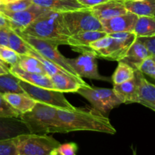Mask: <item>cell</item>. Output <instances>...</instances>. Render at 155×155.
<instances>
[{"instance_id":"6da1fadb","label":"cell","mask_w":155,"mask_h":155,"mask_svg":"<svg viewBox=\"0 0 155 155\" xmlns=\"http://www.w3.org/2000/svg\"><path fill=\"white\" fill-rule=\"evenodd\" d=\"M58 116L61 126V133L92 131L114 135L117 132L108 117L95 109L76 108L74 110L58 109Z\"/></svg>"},{"instance_id":"7a4b0ae2","label":"cell","mask_w":155,"mask_h":155,"mask_svg":"<svg viewBox=\"0 0 155 155\" xmlns=\"http://www.w3.org/2000/svg\"><path fill=\"white\" fill-rule=\"evenodd\" d=\"M24 34L54 42L68 45L71 36L64 21L62 13L48 10L27 26L23 31Z\"/></svg>"},{"instance_id":"3957f363","label":"cell","mask_w":155,"mask_h":155,"mask_svg":"<svg viewBox=\"0 0 155 155\" xmlns=\"http://www.w3.org/2000/svg\"><path fill=\"white\" fill-rule=\"evenodd\" d=\"M57 107L37 102L32 110L21 114L20 118L32 134L61 133Z\"/></svg>"},{"instance_id":"277c9868","label":"cell","mask_w":155,"mask_h":155,"mask_svg":"<svg viewBox=\"0 0 155 155\" xmlns=\"http://www.w3.org/2000/svg\"><path fill=\"white\" fill-rule=\"evenodd\" d=\"M136 39L137 36L134 32L110 33L91 42L89 48L96 57L120 61L125 57Z\"/></svg>"},{"instance_id":"5b68a950","label":"cell","mask_w":155,"mask_h":155,"mask_svg":"<svg viewBox=\"0 0 155 155\" xmlns=\"http://www.w3.org/2000/svg\"><path fill=\"white\" fill-rule=\"evenodd\" d=\"M16 32L33 49L36 50L42 57L54 63L64 73L78 80L79 83L83 86H89L81 77H79L78 74L73 70V68L67 62V58H65L64 56L61 54V52L58 49V45L57 44L49 42V41H45L43 39L33 37V36H29V35L24 34L20 31Z\"/></svg>"},{"instance_id":"8992f818","label":"cell","mask_w":155,"mask_h":155,"mask_svg":"<svg viewBox=\"0 0 155 155\" xmlns=\"http://www.w3.org/2000/svg\"><path fill=\"white\" fill-rule=\"evenodd\" d=\"M60 142L47 135L27 134L17 137L18 155H51Z\"/></svg>"},{"instance_id":"52a82bcc","label":"cell","mask_w":155,"mask_h":155,"mask_svg":"<svg viewBox=\"0 0 155 155\" xmlns=\"http://www.w3.org/2000/svg\"><path fill=\"white\" fill-rule=\"evenodd\" d=\"M77 93L88 100L94 109L105 116L110 113L112 109L123 104L113 89L92 87L89 85L87 86H81Z\"/></svg>"},{"instance_id":"ba28073f","label":"cell","mask_w":155,"mask_h":155,"mask_svg":"<svg viewBox=\"0 0 155 155\" xmlns=\"http://www.w3.org/2000/svg\"><path fill=\"white\" fill-rule=\"evenodd\" d=\"M19 84L24 93L37 102L44 103L64 110H74L77 108L67 100L64 92L34 86L21 80Z\"/></svg>"},{"instance_id":"9c48e42d","label":"cell","mask_w":155,"mask_h":155,"mask_svg":"<svg viewBox=\"0 0 155 155\" xmlns=\"http://www.w3.org/2000/svg\"><path fill=\"white\" fill-rule=\"evenodd\" d=\"M62 16L71 35L83 31H103L100 20L88 8L63 12Z\"/></svg>"},{"instance_id":"30bf717a","label":"cell","mask_w":155,"mask_h":155,"mask_svg":"<svg viewBox=\"0 0 155 155\" xmlns=\"http://www.w3.org/2000/svg\"><path fill=\"white\" fill-rule=\"evenodd\" d=\"M76 58H66L67 62L81 78L109 81L110 79L103 77L99 74L96 63V55L91 50L81 52Z\"/></svg>"},{"instance_id":"8fae6325","label":"cell","mask_w":155,"mask_h":155,"mask_svg":"<svg viewBox=\"0 0 155 155\" xmlns=\"http://www.w3.org/2000/svg\"><path fill=\"white\" fill-rule=\"evenodd\" d=\"M48 9L36 4H32L29 8L21 12H12L2 11V14L5 16L8 21L10 28L15 31H23L27 26Z\"/></svg>"},{"instance_id":"7c38bea8","label":"cell","mask_w":155,"mask_h":155,"mask_svg":"<svg viewBox=\"0 0 155 155\" xmlns=\"http://www.w3.org/2000/svg\"><path fill=\"white\" fill-rule=\"evenodd\" d=\"M138 16L128 12L124 15L107 20H101L103 31L107 34L120 32H133Z\"/></svg>"},{"instance_id":"4fadbf2b","label":"cell","mask_w":155,"mask_h":155,"mask_svg":"<svg viewBox=\"0 0 155 155\" xmlns=\"http://www.w3.org/2000/svg\"><path fill=\"white\" fill-rule=\"evenodd\" d=\"M19 117H0V140L13 139L30 133L27 126Z\"/></svg>"},{"instance_id":"5bb4252c","label":"cell","mask_w":155,"mask_h":155,"mask_svg":"<svg viewBox=\"0 0 155 155\" xmlns=\"http://www.w3.org/2000/svg\"><path fill=\"white\" fill-rule=\"evenodd\" d=\"M138 79V102L155 112V85L148 82L140 71H135Z\"/></svg>"},{"instance_id":"9a60e30c","label":"cell","mask_w":155,"mask_h":155,"mask_svg":"<svg viewBox=\"0 0 155 155\" xmlns=\"http://www.w3.org/2000/svg\"><path fill=\"white\" fill-rule=\"evenodd\" d=\"M89 8L100 21L110 19L128 12L124 5V0H108Z\"/></svg>"},{"instance_id":"2e32d148","label":"cell","mask_w":155,"mask_h":155,"mask_svg":"<svg viewBox=\"0 0 155 155\" xmlns=\"http://www.w3.org/2000/svg\"><path fill=\"white\" fill-rule=\"evenodd\" d=\"M104 31H83L74 35H71L68 38V45L75 51L80 52L90 50L89 45L91 42L96 41L106 36Z\"/></svg>"},{"instance_id":"e0dca14e","label":"cell","mask_w":155,"mask_h":155,"mask_svg":"<svg viewBox=\"0 0 155 155\" xmlns=\"http://www.w3.org/2000/svg\"><path fill=\"white\" fill-rule=\"evenodd\" d=\"M148 58H151V54L146 47L136 39L121 61L130 65L135 71H139L141 65Z\"/></svg>"},{"instance_id":"ac0fdd59","label":"cell","mask_w":155,"mask_h":155,"mask_svg":"<svg viewBox=\"0 0 155 155\" xmlns=\"http://www.w3.org/2000/svg\"><path fill=\"white\" fill-rule=\"evenodd\" d=\"M9 71L23 81H25L34 86L54 89L52 82L48 76L25 71L21 69L18 65L11 66V68H9Z\"/></svg>"},{"instance_id":"d6986e66","label":"cell","mask_w":155,"mask_h":155,"mask_svg":"<svg viewBox=\"0 0 155 155\" xmlns=\"http://www.w3.org/2000/svg\"><path fill=\"white\" fill-rule=\"evenodd\" d=\"M113 90L124 104L138 102V79L134 77L120 84L114 85Z\"/></svg>"},{"instance_id":"ffe728a7","label":"cell","mask_w":155,"mask_h":155,"mask_svg":"<svg viewBox=\"0 0 155 155\" xmlns=\"http://www.w3.org/2000/svg\"><path fill=\"white\" fill-rule=\"evenodd\" d=\"M33 3L56 12H68L86 8L77 0H33Z\"/></svg>"},{"instance_id":"44dd1931","label":"cell","mask_w":155,"mask_h":155,"mask_svg":"<svg viewBox=\"0 0 155 155\" xmlns=\"http://www.w3.org/2000/svg\"><path fill=\"white\" fill-rule=\"evenodd\" d=\"M54 90L60 91L62 92H77V90L82 86L78 80H76L74 77L64 74H54L50 77Z\"/></svg>"},{"instance_id":"7402d4cb","label":"cell","mask_w":155,"mask_h":155,"mask_svg":"<svg viewBox=\"0 0 155 155\" xmlns=\"http://www.w3.org/2000/svg\"><path fill=\"white\" fill-rule=\"evenodd\" d=\"M2 95L7 102L21 114L32 110L36 102L25 93H9Z\"/></svg>"},{"instance_id":"603a6c76","label":"cell","mask_w":155,"mask_h":155,"mask_svg":"<svg viewBox=\"0 0 155 155\" xmlns=\"http://www.w3.org/2000/svg\"><path fill=\"white\" fill-rule=\"evenodd\" d=\"M124 5L128 12L137 16H154L155 14V0L133 1L124 0Z\"/></svg>"},{"instance_id":"cb8c5ba5","label":"cell","mask_w":155,"mask_h":155,"mask_svg":"<svg viewBox=\"0 0 155 155\" xmlns=\"http://www.w3.org/2000/svg\"><path fill=\"white\" fill-rule=\"evenodd\" d=\"M133 32L137 37L155 36V17L138 16Z\"/></svg>"},{"instance_id":"d4e9b609","label":"cell","mask_w":155,"mask_h":155,"mask_svg":"<svg viewBox=\"0 0 155 155\" xmlns=\"http://www.w3.org/2000/svg\"><path fill=\"white\" fill-rule=\"evenodd\" d=\"M20 80L12 73L0 75V94L18 93L24 94V92L20 86Z\"/></svg>"},{"instance_id":"484cf974","label":"cell","mask_w":155,"mask_h":155,"mask_svg":"<svg viewBox=\"0 0 155 155\" xmlns=\"http://www.w3.org/2000/svg\"><path fill=\"white\" fill-rule=\"evenodd\" d=\"M20 57H21V59H20L18 66L21 69L25 71H28V72L48 76L43 64L36 58L32 57L30 55H21V54H20Z\"/></svg>"},{"instance_id":"4316f807","label":"cell","mask_w":155,"mask_h":155,"mask_svg":"<svg viewBox=\"0 0 155 155\" xmlns=\"http://www.w3.org/2000/svg\"><path fill=\"white\" fill-rule=\"evenodd\" d=\"M134 76L135 70L125 62L120 61H118L117 68L112 75V83L114 85L120 84L133 79Z\"/></svg>"},{"instance_id":"83f0119b","label":"cell","mask_w":155,"mask_h":155,"mask_svg":"<svg viewBox=\"0 0 155 155\" xmlns=\"http://www.w3.org/2000/svg\"><path fill=\"white\" fill-rule=\"evenodd\" d=\"M8 47L21 55H28L30 47L29 45L19 36L15 30L9 28L8 44Z\"/></svg>"},{"instance_id":"f1b7e54d","label":"cell","mask_w":155,"mask_h":155,"mask_svg":"<svg viewBox=\"0 0 155 155\" xmlns=\"http://www.w3.org/2000/svg\"><path fill=\"white\" fill-rule=\"evenodd\" d=\"M0 59L11 66L18 65L20 61V54L8 46H0Z\"/></svg>"},{"instance_id":"f546056e","label":"cell","mask_w":155,"mask_h":155,"mask_svg":"<svg viewBox=\"0 0 155 155\" xmlns=\"http://www.w3.org/2000/svg\"><path fill=\"white\" fill-rule=\"evenodd\" d=\"M33 4V0H17L7 4H2L0 5V12L7 11V12H16L25 10Z\"/></svg>"},{"instance_id":"4dcf8cb0","label":"cell","mask_w":155,"mask_h":155,"mask_svg":"<svg viewBox=\"0 0 155 155\" xmlns=\"http://www.w3.org/2000/svg\"><path fill=\"white\" fill-rule=\"evenodd\" d=\"M0 155H18L17 137L0 140Z\"/></svg>"},{"instance_id":"1f68e13d","label":"cell","mask_w":155,"mask_h":155,"mask_svg":"<svg viewBox=\"0 0 155 155\" xmlns=\"http://www.w3.org/2000/svg\"><path fill=\"white\" fill-rule=\"evenodd\" d=\"M21 114L12 107L0 94V117H20Z\"/></svg>"},{"instance_id":"d6a6232c","label":"cell","mask_w":155,"mask_h":155,"mask_svg":"<svg viewBox=\"0 0 155 155\" xmlns=\"http://www.w3.org/2000/svg\"><path fill=\"white\" fill-rule=\"evenodd\" d=\"M78 151V145L75 142L60 144L52 151L51 155H76Z\"/></svg>"},{"instance_id":"836d02e7","label":"cell","mask_w":155,"mask_h":155,"mask_svg":"<svg viewBox=\"0 0 155 155\" xmlns=\"http://www.w3.org/2000/svg\"><path fill=\"white\" fill-rule=\"evenodd\" d=\"M139 71L143 74L155 80V61L153 58H148L141 65Z\"/></svg>"},{"instance_id":"e575fe53","label":"cell","mask_w":155,"mask_h":155,"mask_svg":"<svg viewBox=\"0 0 155 155\" xmlns=\"http://www.w3.org/2000/svg\"><path fill=\"white\" fill-rule=\"evenodd\" d=\"M142 43L145 45L151 58L155 57V36L151 37H137Z\"/></svg>"},{"instance_id":"d590c367","label":"cell","mask_w":155,"mask_h":155,"mask_svg":"<svg viewBox=\"0 0 155 155\" xmlns=\"http://www.w3.org/2000/svg\"><path fill=\"white\" fill-rule=\"evenodd\" d=\"M9 28L10 27L0 28V46H8Z\"/></svg>"},{"instance_id":"8d00e7d4","label":"cell","mask_w":155,"mask_h":155,"mask_svg":"<svg viewBox=\"0 0 155 155\" xmlns=\"http://www.w3.org/2000/svg\"><path fill=\"white\" fill-rule=\"evenodd\" d=\"M81 5H84L86 8H92L93 6L98 5L102 4V3L106 2L108 0H77Z\"/></svg>"},{"instance_id":"74e56055","label":"cell","mask_w":155,"mask_h":155,"mask_svg":"<svg viewBox=\"0 0 155 155\" xmlns=\"http://www.w3.org/2000/svg\"><path fill=\"white\" fill-rule=\"evenodd\" d=\"M9 68H8L7 64L5 62L3 61L2 59H0V75L1 74H7V73H9Z\"/></svg>"},{"instance_id":"f35d334b","label":"cell","mask_w":155,"mask_h":155,"mask_svg":"<svg viewBox=\"0 0 155 155\" xmlns=\"http://www.w3.org/2000/svg\"><path fill=\"white\" fill-rule=\"evenodd\" d=\"M3 27H9L8 21L3 14L0 12V28Z\"/></svg>"},{"instance_id":"ab89813d","label":"cell","mask_w":155,"mask_h":155,"mask_svg":"<svg viewBox=\"0 0 155 155\" xmlns=\"http://www.w3.org/2000/svg\"><path fill=\"white\" fill-rule=\"evenodd\" d=\"M15 1H17V0H2V4H7V3H10Z\"/></svg>"},{"instance_id":"60d3db41","label":"cell","mask_w":155,"mask_h":155,"mask_svg":"<svg viewBox=\"0 0 155 155\" xmlns=\"http://www.w3.org/2000/svg\"><path fill=\"white\" fill-rule=\"evenodd\" d=\"M132 149H133V155H137V153H136V150L134 149V148H132Z\"/></svg>"},{"instance_id":"b9f144b4","label":"cell","mask_w":155,"mask_h":155,"mask_svg":"<svg viewBox=\"0 0 155 155\" xmlns=\"http://www.w3.org/2000/svg\"><path fill=\"white\" fill-rule=\"evenodd\" d=\"M133 1H137V2H139V1H143V0H133Z\"/></svg>"},{"instance_id":"7bdbcfd3","label":"cell","mask_w":155,"mask_h":155,"mask_svg":"<svg viewBox=\"0 0 155 155\" xmlns=\"http://www.w3.org/2000/svg\"><path fill=\"white\" fill-rule=\"evenodd\" d=\"M2 5V0H0V5Z\"/></svg>"},{"instance_id":"ee69618b","label":"cell","mask_w":155,"mask_h":155,"mask_svg":"<svg viewBox=\"0 0 155 155\" xmlns=\"http://www.w3.org/2000/svg\"><path fill=\"white\" fill-rule=\"evenodd\" d=\"M153 59H154V60L155 61V57H154V58H153Z\"/></svg>"},{"instance_id":"f6af8a7d","label":"cell","mask_w":155,"mask_h":155,"mask_svg":"<svg viewBox=\"0 0 155 155\" xmlns=\"http://www.w3.org/2000/svg\"><path fill=\"white\" fill-rule=\"evenodd\" d=\"M154 17H155V14H154Z\"/></svg>"}]
</instances>
